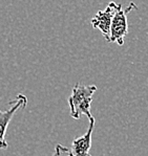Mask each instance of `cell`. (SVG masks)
Returning <instances> with one entry per match:
<instances>
[{
    "label": "cell",
    "instance_id": "cell-4",
    "mask_svg": "<svg viewBox=\"0 0 148 156\" xmlns=\"http://www.w3.org/2000/svg\"><path fill=\"white\" fill-rule=\"evenodd\" d=\"M116 2L110 1L104 11H99L92 18V26L94 28H98L102 33L103 37L107 42H109L110 36V24L113 20V16L116 9Z\"/></svg>",
    "mask_w": 148,
    "mask_h": 156
},
{
    "label": "cell",
    "instance_id": "cell-3",
    "mask_svg": "<svg viewBox=\"0 0 148 156\" xmlns=\"http://www.w3.org/2000/svg\"><path fill=\"white\" fill-rule=\"evenodd\" d=\"M9 104L12 105L5 111L0 110V149H6L9 147L8 141L5 140V133L9 124L11 123L12 119L19 109L25 108L27 104V99L24 94H18L14 101Z\"/></svg>",
    "mask_w": 148,
    "mask_h": 156
},
{
    "label": "cell",
    "instance_id": "cell-1",
    "mask_svg": "<svg viewBox=\"0 0 148 156\" xmlns=\"http://www.w3.org/2000/svg\"><path fill=\"white\" fill-rule=\"evenodd\" d=\"M96 91V85H82L77 83L74 86L70 97L68 98V105L73 119H79L81 115H86L88 119H92L90 104L92 101V95Z\"/></svg>",
    "mask_w": 148,
    "mask_h": 156
},
{
    "label": "cell",
    "instance_id": "cell-5",
    "mask_svg": "<svg viewBox=\"0 0 148 156\" xmlns=\"http://www.w3.org/2000/svg\"><path fill=\"white\" fill-rule=\"evenodd\" d=\"M95 123L96 119L92 116L89 119V126L84 135L77 137L73 140L70 149H67L68 156H88L89 155V150L92 148V136L94 132Z\"/></svg>",
    "mask_w": 148,
    "mask_h": 156
},
{
    "label": "cell",
    "instance_id": "cell-2",
    "mask_svg": "<svg viewBox=\"0 0 148 156\" xmlns=\"http://www.w3.org/2000/svg\"><path fill=\"white\" fill-rule=\"evenodd\" d=\"M135 9H138L137 4L135 2H130L129 5L125 9H122L121 3L116 4V9H114V14L110 24L109 42H114L120 46H122L124 44V38L128 33L127 15Z\"/></svg>",
    "mask_w": 148,
    "mask_h": 156
},
{
    "label": "cell",
    "instance_id": "cell-6",
    "mask_svg": "<svg viewBox=\"0 0 148 156\" xmlns=\"http://www.w3.org/2000/svg\"><path fill=\"white\" fill-rule=\"evenodd\" d=\"M67 149L68 148L64 147V146H62V145H57L56 148H55L54 154H52V156H62V154H63V153L67 152Z\"/></svg>",
    "mask_w": 148,
    "mask_h": 156
},
{
    "label": "cell",
    "instance_id": "cell-7",
    "mask_svg": "<svg viewBox=\"0 0 148 156\" xmlns=\"http://www.w3.org/2000/svg\"><path fill=\"white\" fill-rule=\"evenodd\" d=\"M88 156H92V155H90V154H89V155H88Z\"/></svg>",
    "mask_w": 148,
    "mask_h": 156
}]
</instances>
